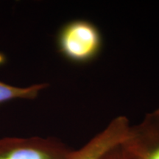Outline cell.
I'll list each match as a JSON object with an SVG mask.
<instances>
[{"instance_id":"cell-1","label":"cell","mask_w":159,"mask_h":159,"mask_svg":"<svg viewBox=\"0 0 159 159\" xmlns=\"http://www.w3.org/2000/svg\"><path fill=\"white\" fill-rule=\"evenodd\" d=\"M57 51L75 64L94 61L100 55L103 37L97 26L86 19H73L65 23L56 35Z\"/></svg>"},{"instance_id":"cell-2","label":"cell","mask_w":159,"mask_h":159,"mask_svg":"<svg viewBox=\"0 0 159 159\" xmlns=\"http://www.w3.org/2000/svg\"><path fill=\"white\" fill-rule=\"evenodd\" d=\"M71 150L54 137H0V159H65Z\"/></svg>"},{"instance_id":"cell-3","label":"cell","mask_w":159,"mask_h":159,"mask_svg":"<svg viewBox=\"0 0 159 159\" xmlns=\"http://www.w3.org/2000/svg\"><path fill=\"white\" fill-rule=\"evenodd\" d=\"M121 146L130 159H159V108L131 125Z\"/></svg>"},{"instance_id":"cell-4","label":"cell","mask_w":159,"mask_h":159,"mask_svg":"<svg viewBox=\"0 0 159 159\" xmlns=\"http://www.w3.org/2000/svg\"><path fill=\"white\" fill-rule=\"evenodd\" d=\"M131 125L125 116L113 119L100 132L78 150H71L65 159H102L128 137Z\"/></svg>"},{"instance_id":"cell-5","label":"cell","mask_w":159,"mask_h":159,"mask_svg":"<svg viewBox=\"0 0 159 159\" xmlns=\"http://www.w3.org/2000/svg\"><path fill=\"white\" fill-rule=\"evenodd\" d=\"M48 83H41L29 86L19 87L0 81V104L13 99L33 100L36 99L41 91L48 88Z\"/></svg>"},{"instance_id":"cell-6","label":"cell","mask_w":159,"mask_h":159,"mask_svg":"<svg viewBox=\"0 0 159 159\" xmlns=\"http://www.w3.org/2000/svg\"><path fill=\"white\" fill-rule=\"evenodd\" d=\"M121 145L111 150L102 159H130Z\"/></svg>"}]
</instances>
